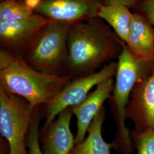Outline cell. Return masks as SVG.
I'll return each mask as SVG.
<instances>
[{
	"instance_id": "cell-1",
	"label": "cell",
	"mask_w": 154,
	"mask_h": 154,
	"mask_svg": "<svg viewBox=\"0 0 154 154\" xmlns=\"http://www.w3.org/2000/svg\"><path fill=\"white\" fill-rule=\"evenodd\" d=\"M123 42L98 17L71 24L65 75L74 79L95 73L119 58Z\"/></svg>"
},
{
	"instance_id": "cell-2",
	"label": "cell",
	"mask_w": 154,
	"mask_h": 154,
	"mask_svg": "<svg viewBox=\"0 0 154 154\" xmlns=\"http://www.w3.org/2000/svg\"><path fill=\"white\" fill-rule=\"evenodd\" d=\"M72 80L69 76L39 72L21 57L0 50V88L21 97L34 109L49 102Z\"/></svg>"
},
{
	"instance_id": "cell-3",
	"label": "cell",
	"mask_w": 154,
	"mask_h": 154,
	"mask_svg": "<svg viewBox=\"0 0 154 154\" xmlns=\"http://www.w3.org/2000/svg\"><path fill=\"white\" fill-rule=\"evenodd\" d=\"M154 62L138 58L123 42V49L117 61L116 82L109 99L116 127L111 144L112 148L119 153L134 154L131 134L126 125L127 106L134 86L150 74Z\"/></svg>"
},
{
	"instance_id": "cell-4",
	"label": "cell",
	"mask_w": 154,
	"mask_h": 154,
	"mask_svg": "<svg viewBox=\"0 0 154 154\" xmlns=\"http://www.w3.org/2000/svg\"><path fill=\"white\" fill-rule=\"evenodd\" d=\"M71 24L50 21L41 29L22 57L33 69L49 74L65 75L68 60V34Z\"/></svg>"
},
{
	"instance_id": "cell-5",
	"label": "cell",
	"mask_w": 154,
	"mask_h": 154,
	"mask_svg": "<svg viewBox=\"0 0 154 154\" xmlns=\"http://www.w3.org/2000/svg\"><path fill=\"white\" fill-rule=\"evenodd\" d=\"M35 109L26 99L0 88V132L9 145V154H29L26 138Z\"/></svg>"
},
{
	"instance_id": "cell-6",
	"label": "cell",
	"mask_w": 154,
	"mask_h": 154,
	"mask_svg": "<svg viewBox=\"0 0 154 154\" xmlns=\"http://www.w3.org/2000/svg\"><path fill=\"white\" fill-rule=\"evenodd\" d=\"M116 70L117 62L112 61L94 74L72 79L53 99L43 105V115L45 119L44 126L53 121L65 109L82 103L94 86L116 75Z\"/></svg>"
},
{
	"instance_id": "cell-7",
	"label": "cell",
	"mask_w": 154,
	"mask_h": 154,
	"mask_svg": "<svg viewBox=\"0 0 154 154\" xmlns=\"http://www.w3.org/2000/svg\"><path fill=\"white\" fill-rule=\"evenodd\" d=\"M50 21L36 13L20 20L0 21V50L22 57Z\"/></svg>"
},
{
	"instance_id": "cell-8",
	"label": "cell",
	"mask_w": 154,
	"mask_h": 154,
	"mask_svg": "<svg viewBox=\"0 0 154 154\" xmlns=\"http://www.w3.org/2000/svg\"><path fill=\"white\" fill-rule=\"evenodd\" d=\"M126 118L132 121L135 131L154 130V62L150 74L137 83L133 88Z\"/></svg>"
},
{
	"instance_id": "cell-9",
	"label": "cell",
	"mask_w": 154,
	"mask_h": 154,
	"mask_svg": "<svg viewBox=\"0 0 154 154\" xmlns=\"http://www.w3.org/2000/svg\"><path fill=\"white\" fill-rule=\"evenodd\" d=\"M100 0H43L34 13L53 21L73 24L97 16Z\"/></svg>"
},
{
	"instance_id": "cell-10",
	"label": "cell",
	"mask_w": 154,
	"mask_h": 154,
	"mask_svg": "<svg viewBox=\"0 0 154 154\" xmlns=\"http://www.w3.org/2000/svg\"><path fill=\"white\" fill-rule=\"evenodd\" d=\"M72 108L62 111L57 118L39 131V142L43 154H70L75 146L70 130Z\"/></svg>"
},
{
	"instance_id": "cell-11",
	"label": "cell",
	"mask_w": 154,
	"mask_h": 154,
	"mask_svg": "<svg viewBox=\"0 0 154 154\" xmlns=\"http://www.w3.org/2000/svg\"><path fill=\"white\" fill-rule=\"evenodd\" d=\"M114 86L113 78L101 82L93 91L79 105L71 107L73 115L77 118V132L75 137V145L82 142L86 138L88 127L99 110L104 106L105 101L111 95Z\"/></svg>"
},
{
	"instance_id": "cell-12",
	"label": "cell",
	"mask_w": 154,
	"mask_h": 154,
	"mask_svg": "<svg viewBox=\"0 0 154 154\" xmlns=\"http://www.w3.org/2000/svg\"><path fill=\"white\" fill-rule=\"evenodd\" d=\"M132 12L127 46L138 58L154 62V29L142 15Z\"/></svg>"
},
{
	"instance_id": "cell-13",
	"label": "cell",
	"mask_w": 154,
	"mask_h": 154,
	"mask_svg": "<svg viewBox=\"0 0 154 154\" xmlns=\"http://www.w3.org/2000/svg\"><path fill=\"white\" fill-rule=\"evenodd\" d=\"M105 119L106 110L103 106L88 127V137L82 142L75 145L70 154H111L112 145L106 142L102 134Z\"/></svg>"
},
{
	"instance_id": "cell-14",
	"label": "cell",
	"mask_w": 154,
	"mask_h": 154,
	"mask_svg": "<svg viewBox=\"0 0 154 154\" xmlns=\"http://www.w3.org/2000/svg\"><path fill=\"white\" fill-rule=\"evenodd\" d=\"M121 4L114 2L99 6L97 16L103 20L118 37L126 42L128 37L133 12Z\"/></svg>"
},
{
	"instance_id": "cell-15",
	"label": "cell",
	"mask_w": 154,
	"mask_h": 154,
	"mask_svg": "<svg viewBox=\"0 0 154 154\" xmlns=\"http://www.w3.org/2000/svg\"><path fill=\"white\" fill-rule=\"evenodd\" d=\"M34 11L18 0H6L0 2V21H13L28 18Z\"/></svg>"
},
{
	"instance_id": "cell-16",
	"label": "cell",
	"mask_w": 154,
	"mask_h": 154,
	"mask_svg": "<svg viewBox=\"0 0 154 154\" xmlns=\"http://www.w3.org/2000/svg\"><path fill=\"white\" fill-rule=\"evenodd\" d=\"M43 115V106L35 108L33 121L26 138V146L29 154H43L39 142V124Z\"/></svg>"
},
{
	"instance_id": "cell-17",
	"label": "cell",
	"mask_w": 154,
	"mask_h": 154,
	"mask_svg": "<svg viewBox=\"0 0 154 154\" xmlns=\"http://www.w3.org/2000/svg\"><path fill=\"white\" fill-rule=\"evenodd\" d=\"M134 147L137 154H154V130L130 132Z\"/></svg>"
},
{
	"instance_id": "cell-18",
	"label": "cell",
	"mask_w": 154,
	"mask_h": 154,
	"mask_svg": "<svg viewBox=\"0 0 154 154\" xmlns=\"http://www.w3.org/2000/svg\"><path fill=\"white\" fill-rule=\"evenodd\" d=\"M132 10L142 15L154 30V0H142Z\"/></svg>"
},
{
	"instance_id": "cell-19",
	"label": "cell",
	"mask_w": 154,
	"mask_h": 154,
	"mask_svg": "<svg viewBox=\"0 0 154 154\" xmlns=\"http://www.w3.org/2000/svg\"><path fill=\"white\" fill-rule=\"evenodd\" d=\"M142 0H100L102 4L107 5L114 2H117L126 6L132 9L135 8Z\"/></svg>"
},
{
	"instance_id": "cell-20",
	"label": "cell",
	"mask_w": 154,
	"mask_h": 154,
	"mask_svg": "<svg viewBox=\"0 0 154 154\" xmlns=\"http://www.w3.org/2000/svg\"><path fill=\"white\" fill-rule=\"evenodd\" d=\"M22 2L29 9L35 11V10L41 5L43 0H18Z\"/></svg>"
},
{
	"instance_id": "cell-21",
	"label": "cell",
	"mask_w": 154,
	"mask_h": 154,
	"mask_svg": "<svg viewBox=\"0 0 154 154\" xmlns=\"http://www.w3.org/2000/svg\"><path fill=\"white\" fill-rule=\"evenodd\" d=\"M6 1V0H0V2H3V1Z\"/></svg>"
}]
</instances>
